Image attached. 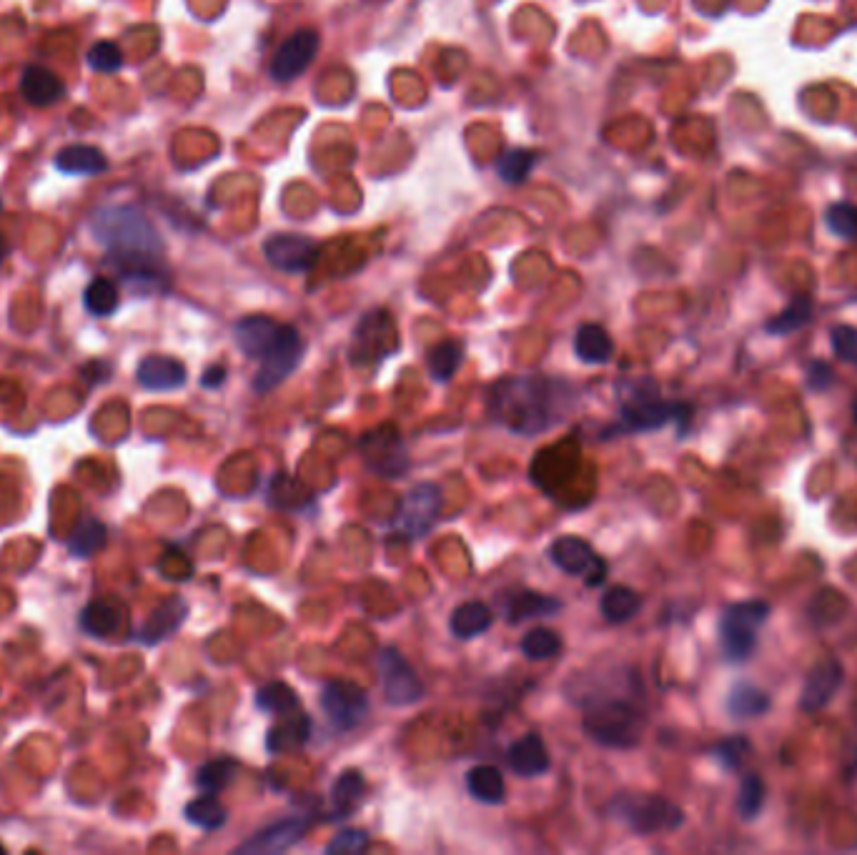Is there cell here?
I'll use <instances>...</instances> for the list:
<instances>
[{"instance_id":"obj_1","label":"cell","mask_w":857,"mask_h":855,"mask_svg":"<svg viewBox=\"0 0 857 855\" xmlns=\"http://www.w3.org/2000/svg\"><path fill=\"white\" fill-rule=\"evenodd\" d=\"M489 414L514 434H542L567 419L574 407V387L564 379L507 377L492 384Z\"/></svg>"},{"instance_id":"obj_2","label":"cell","mask_w":857,"mask_h":855,"mask_svg":"<svg viewBox=\"0 0 857 855\" xmlns=\"http://www.w3.org/2000/svg\"><path fill=\"white\" fill-rule=\"evenodd\" d=\"M93 234L111 251L126 279L156 284L163 256L161 236L141 211L133 206H113V209L98 211Z\"/></svg>"},{"instance_id":"obj_3","label":"cell","mask_w":857,"mask_h":855,"mask_svg":"<svg viewBox=\"0 0 857 855\" xmlns=\"http://www.w3.org/2000/svg\"><path fill=\"white\" fill-rule=\"evenodd\" d=\"M584 733L604 748H632L642 738V710L629 695H584Z\"/></svg>"},{"instance_id":"obj_4","label":"cell","mask_w":857,"mask_h":855,"mask_svg":"<svg viewBox=\"0 0 857 855\" xmlns=\"http://www.w3.org/2000/svg\"><path fill=\"white\" fill-rule=\"evenodd\" d=\"M609 815L627 825L637 835L670 833L685 823V813L677 803L662 795H619L609 805Z\"/></svg>"},{"instance_id":"obj_5","label":"cell","mask_w":857,"mask_h":855,"mask_svg":"<svg viewBox=\"0 0 857 855\" xmlns=\"http://www.w3.org/2000/svg\"><path fill=\"white\" fill-rule=\"evenodd\" d=\"M770 617V605L760 600L735 602L722 612L720 647L725 660L745 662L757 647V630Z\"/></svg>"},{"instance_id":"obj_6","label":"cell","mask_w":857,"mask_h":855,"mask_svg":"<svg viewBox=\"0 0 857 855\" xmlns=\"http://www.w3.org/2000/svg\"><path fill=\"white\" fill-rule=\"evenodd\" d=\"M579 469H582V447H579L577 439L567 437L554 442L552 447L539 449L532 467H529V477L542 492L557 497V494L567 492L569 484L577 479Z\"/></svg>"},{"instance_id":"obj_7","label":"cell","mask_w":857,"mask_h":855,"mask_svg":"<svg viewBox=\"0 0 857 855\" xmlns=\"http://www.w3.org/2000/svg\"><path fill=\"white\" fill-rule=\"evenodd\" d=\"M304 339H301L299 331L294 326H279V334L271 341V347L266 349L264 357L259 359L261 367L254 377V389L259 394H269L271 389H276L279 384H284L291 374L296 372V367L304 359Z\"/></svg>"},{"instance_id":"obj_8","label":"cell","mask_w":857,"mask_h":855,"mask_svg":"<svg viewBox=\"0 0 857 855\" xmlns=\"http://www.w3.org/2000/svg\"><path fill=\"white\" fill-rule=\"evenodd\" d=\"M359 452L369 472L376 477L396 479L409 469V452L396 424H379L361 437Z\"/></svg>"},{"instance_id":"obj_9","label":"cell","mask_w":857,"mask_h":855,"mask_svg":"<svg viewBox=\"0 0 857 855\" xmlns=\"http://www.w3.org/2000/svg\"><path fill=\"white\" fill-rule=\"evenodd\" d=\"M687 407L682 404L662 402L652 382L629 384V392L622 397V417L634 432H650V429L665 427L672 419L687 417Z\"/></svg>"},{"instance_id":"obj_10","label":"cell","mask_w":857,"mask_h":855,"mask_svg":"<svg viewBox=\"0 0 857 855\" xmlns=\"http://www.w3.org/2000/svg\"><path fill=\"white\" fill-rule=\"evenodd\" d=\"M399 347V334L389 311L376 309L361 319L356 326L354 341H351V362L354 364H376L391 357Z\"/></svg>"},{"instance_id":"obj_11","label":"cell","mask_w":857,"mask_h":855,"mask_svg":"<svg viewBox=\"0 0 857 855\" xmlns=\"http://www.w3.org/2000/svg\"><path fill=\"white\" fill-rule=\"evenodd\" d=\"M321 710L334 730L349 733L369 715V695L351 680H329L321 690Z\"/></svg>"},{"instance_id":"obj_12","label":"cell","mask_w":857,"mask_h":855,"mask_svg":"<svg viewBox=\"0 0 857 855\" xmlns=\"http://www.w3.org/2000/svg\"><path fill=\"white\" fill-rule=\"evenodd\" d=\"M379 677L386 700L394 708H406L424 698V682L396 647H384L379 655Z\"/></svg>"},{"instance_id":"obj_13","label":"cell","mask_w":857,"mask_h":855,"mask_svg":"<svg viewBox=\"0 0 857 855\" xmlns=\"http://www.w3.org/2000/svg\"><path fill=\"white\" fill-rule=\"evenodd\" d=\"M442 499V489L434 482H419L416 487H411V492L401 502L396 530L406 537L426 535L442 512Z\"/></svg>"},{"instance_id":"obj_14","label":"cell","mask_w":857,"mask_h":855,"mask_svg":"<svg viewBox=\"0 0 857 855\" xmlns=\"http://www.w3.org/2000/svg\"><path fill=\"white\" fill-rule=\"evenodd\" d=\"M549 557L567 575H587V585L592 587L599 585L604 580V572H607L604 560L594 555V547L587 540H582V537H559V540H554L552 547H549Z\"/></svg>"},{"instance_id":"obj_15","label":"cell","mask_w":857,"mask_h":855,"mask_svg":"<svg viewBox=\"0 0 857 855\" xmlns=\"http://www.w3.org/2000/svg\"><path fill=\"white\" fill-rule=\"evenodd\" d=\"M264 254L274 269L301 274V271H309L314 266L319 246L309 236L274 234L264 241Z\"/></svg>"},{"instance_id":"obj_16","label":"cell","mask_w":857,"mask_h":855,"mask_svg":"<svg viewBox=\"0 0 857 855\" xmlns=\"http://www.w3.org/2000/svg\"><path fill=\"white\" fill-rule=\"evenodd\" d=\"M316 51H319V33L311 31V28L296 31L276 51L274 61H271V78L274 81H294L309 68Z\"/></svg>"},{"instance_id":"obj_17","label":"cell","mask_w":857,"mask_h":855,"mask_svg":"<svg viewBox=\"0 0 857 855\" xmlns=\"http://www.w3.org/2000/svg\"><path fill=\"white\" fill-rule=\"evenodd\" d=\"M306 833V820L304 818H284L276 820V823L266 825L259 833L251 835L246 843H241L236 848V853L241 855H276L284 853V850L294 848Z\"/></svg>"},{"instance_id":"obj_18","label":"cell","mask_w":857,"mask_h":855,"mask_svg":"<svg viewBox=\"0 0 857 855\" xmlns=\"http://www.w3.org/2000/svg\"><path fill=\"white\" fill-rule=\"evenodd\" d=\"M842 685V665L835 657L817 662L805 677L800 693V710L802 713H817L825 708L832 698H835L837 688Z\"/></svg>"},{"instance_id":"obj_19","label":"cell","mask_w":857,"mask_h":855,"mask_svg":"<svg viewBox=\"0 0 857 855\" xmlns=\"http://www.w3.org/2000/svg\"><path fill=\"white\" fill-rule=\"evenodd\" d=\"M138 384L151 392H171V389H181L186 384V367L173 357H161L153 354L138 364Z\"/></svg>"},{"instance_id":"obj_20","label":"cell","mask_w":857,"mask_h":855,"mask_svg":"<svg viewBox=\"0 0 857 855\" xmlns=\"http://www.w3.org/2000/svg\"><path fill=\"white\" fill-rule=\"evenodd\" d=\"M279 326L269 316H244L241 321H236L234 326V339L236 347L246 354L249 359H261L266 354V349L271 347V341L279 334Z\"/></svg>"},{"instance_id":"obj_21","label":"cell","mask_w":857,"mask_h":855,"mask_svg":"<svg viewBox=\"0 0 857 855\" xmlns=\"http://www.w3.org/2000/svg\"><path fill=\"white\" fill-rule=\"evenodd\" d=\"M509 768L514 770L522 778H537V775L547 773L549 770V753L547 745L539 735L529 733L524 738H519L517 743L509 745L507 753Z\"/></svg>"},{"instance_id":"obj_22","label":"cell","mask_w":857,"mask_h":855,"mask_svg":"<svg viewBox=\"0 0 857 855\" xmlns=\"http://www.w3.org/2000/svg\"><path fill=\"white\" fill-rule=\"evenodd\" d=\"M311 738V720L301 713H289L281 715L279 723L266 733V750L271 755L291 753V750H299L309 743Z\"/></svg>"},{"instance_id":"obj_23","label":"cell","mask_w":857,"mask_h":855,"mask_svg":"<svg viewBox=\"0 0 857 855\" xmlns=\"http://www.w3.org/2000/svg\"><path fill=\"white\" fill-rule=\"evenodd\" d=\"M188 617V602L183 597H171V600L163 602L156 612L146 620L141 630V640L146 645H158L161 640L171 637L178 627L186 622Z\"/></svg>"},{"instance_id":"obj_24","label":"cell","mask_w":857,"mask_h":855,"mask_svg":"<svg viewBox=\"0 0 857 855\" xmlns=\"http://www.w3.org/2000/svg\"><path fill=\"white\" fill-rule=\"evenodd\" d=\"M56 166L58 171H63V174H71V176H96L103 174L108 168L106 156H103V151H98V148L93 146H83V143H78V146H66L58 151L56 156Z\"/></svg>"},{"instance_id":"obj_25","label":"cell","mask_w":857,"mask_h":855,"mask_svg":"<svg viewBox=\"0 0 857 855\" xmlns=\"http://www.w3.org/2000/svg\"><path fill=\"white\" fill-rule=\"evenodd\" d=\"M23 98L33 106H51L58 96H63L61 78L43 66H28L21 78Z\"/></svg>"},{"instance_id":"obj_26","label":"cell","mask_w":857,"mask_h":855,"mask_svg":"<svg viewBox=\"0 0 857 855\" xmlns=\"http://www.w3.org/2000/svg\"><path fill=\"white\" fill-rule=\"evenodd\" d=\"M574 354L584 364H607L614 354V341L604 326L584 324L574 336Z\"/></svg>"},{"instance_id":"obj_27","label":"cell","mask_w":857,"mask_h":855,"mask_svg":"<svg viewBox=\"0 0 857 855\" xmlns=\"http://www.w3.org/2000/svg\"><path fill=\"white\" fill-rule=\"evenodd\" d=\"M494 615L492 610H489V605H484V602H464V605H459L457 610H454L452 620H449V630H452V635L457 637V640H472V637L482 635V632H487L489 627H492Z\"/></svg>"},{"instance_id":"obj_28","label":"cell","mask_w":857,"mask_h":855,"mask_svg":"<svg viewBox=\"0 0 857 855\" xmlns=\"http://www.w3.org/2000/svg\"><path fill=\"white\" fill-rule=\"evenodd\" d=\"M366 798V780L359 770H344L331 788V808L336 818L354 813Z\"/></svg>"},{"instance_id":"obj_29","label":"cell","mask_w":857,"mask_h":855,"mask_svg":"<svg viewBox=\"0 0 857 855\" xmlns=\"http://www.w3.org/2000/svg\"><path fill=\"white\" fill-rule=\"evenodd\" d=\"M562 610V602L554 600V597L542 595V592H517V595L509 597L507 602V620L512 625L524 620H532V617H549L557 615Z\"/></svg>"},{"instance_id":"obj_30","label":"cell","mask_w":857,"mask_h":855,"mask_svg":"<svg viewBox=\"0 0 857 855\" xmlns=\"http://www.w3.org/2000/svg\"><path fill=\"white\" fill-rule=\"evenodd\" d=\"M467 790L474 800L487 805H499L507 798L504 775L494 765H477L467 773Z\"/></svg>"},{"instance_id":"obj_31","label":"cell","mask_w":857,"mask_h":855,"mask_svg":"<svg viewBox=\"0 0 857 855\" xmlns=\"http://www.w3.org/2000/svg\"><path fill=\"white\" fill-rule=\"evenodd\" d=\"M599 607H602L604 620L612 622V625H622V622L632 620L637 615L639 607H642V597L634 590H629V587L614 585L604 592Z\"/></svg>"},{"instance_id":"obj_32","label":"cell","mask_w":857,"mask_h":855,"mask_svg":"<svg viewBox=\"0 0 857 855\" xmlns=\"http://www.w3.org/2000/svg\"><path fill=\"white\" fill-rule=\"evenodd\" d=\"M727 710H730L732 718H757V715H765L770 710V698L750 682H737L730 690V698H727Z\"/></svg>"},{"instance_id":"obj_33","label":"cell","mask_w":857,"mask_h":855,"mask_svg":"<svg viewBox=\"0 0 857 855\" xmlns=\"http://www.w3.org/2000/svg\"><path fill=\"white\" fill-rule=\"evenodd\" d=\"M462 362H464L462 341H454V339L442 341V344L432 347V352L426 354V367H429V372H432V377L437 379V382H449V379L459 372Z\"/></svg>"},{"instance_id":"obj_34","label":"cell","mask_w":857,"mask_h":855,"mask_svg":"<svg viewBox=\"0 0 857 855\" xmlns=\"http://www.w3.org/2000/svg\"><path fill=\"white\" fill-rule=\"evenodd\" d=\"M186 820L201 830H219L229 820V813L216 795L203 793L201 798H193L186 805Z\"/></svg>"},{"instance_id":"obj_35","label":"cell","mask_w":857,"mask_h":855,"mask_svg":"<svg viewBox=\"0 0 857 855\" xmlns=\"http://www.w3.org/2000/svg\"><path fill=\"white\" fill-rule=\"evenodd\" d=\"M256 708L269 715H289L299 710V695L286 682H269L256 693Z\"/></svg>"},{"instance_id":"obj_36","label":"cell","mask_w":857,"mask_h":855,"mask_svg":"<svg viewBox=\"0 0 857 855\" xmlns=\"http://www.w3.org/2000/svg\"><path fill=\"white\" fill-rule=\"evenodd\" d=\"M118 622H121V612L113 602L96 600L83 610L81 615V627L93 637H106L111 632L118 630Z\"/></svg>"},{"instance_id":"obj_37","label":"cell","mask_w":857,"mask_h":855,"mask_svg":"<svg viewBox=\"0 0 857 855\" xmlns=\"http://www.w3.org/2000/svg\"><path fill=\"white\" fill-rule=\"evenodd\" d=\"M108 540V530L103 522L98 520H83L78 522V527L73 530V535L68 537V550L71 555L78 557H91L93 552L103 550Z\"/></svg>"},{"instance_id":"obj_38","label":"cell","mask_w":857,"mask_h":855,"mask_svg":"<svg viewBox=\"0 0 857 855\" xmlns=\"http://www.w3.org/2000/svg\"><path fill=\"white\" fill-rule=\"evenodd\" d=\"M236 773V763L229 758H219V760H211V763L201 765L196 773V785L201 788V793L208 795H219L221 790L226 788V785L234 780Z\"/></svg>"},{"instance_id":"obj_39","label":"cell","mask_w":857,"mask_h":855,"mask_svg":"<svg viewBox=\"0 0 857 855\" xmlns=\"http://www.w3.org/2000/svg\"><path fill=\"white\" fill-rule=\"evenodd\" d=\"M83 304L93 316H111L118 309V289L111 279H93L83 294Z\"/></svg>"},{"instance_id":"obj_40","label":"cell","mask_w":857,"mask_h":855,"mask_svg":"<svg viewBox=\"0 0 857 855\" xmlns=\"http://www.w3.org/2000/svg\"><path fill=\"white\" fill-rule=\"evenodd\" d=\"M810 319H812V301L807 299V296H800V299L792 301L782 314H777L775 319L767 321V331H770V334L785 336V334H792V331L802 329Z\"/></svg>"},{"instance_id":"obj_41","label":"cell","mask_w":857,"mask_h":855,"mask_svg":"<svg viewBox=\"0 0 857 855\" xmlns=\"http://www.w3.org/2000/svg\"><path fill=\"white\" fill-rule=\"evenodd\" d=\"M559 650H562V637L547 627H534L522 640V652L529 660H549L559 655Z\"/></svg>"},{"instance_id":"obj_42","label":"cell","mask_w":857,"mask_h":855,"mask_svg":"<svg viewBox=\"0 0 857 855\" xmlns=\"http://www.w3.org/2000/svg\"><path fill=\"white\" fill-rule=\"evenodd\" d=\"M765 808V783L760 775H745L737 793V810L745 820H755Z\"/></svg>"},{"instance_id":"obj_43","label":"cell","mask_w":857,"mask_h":855,"mask_svg":"<svg viewBox=\"0 0 857 855\" xmlns=\"http://www.w3.org/2000/svg\"><path fill=\"white\" fill-rule=\"evenodd\" d=\"M534 151H527V148H512V151H507L502 156V161H499V176H502L507 184H522L524 179L529 176V171L534 168Z\"/></svg>"},{"instance_id":"obj_44","label":"cell","mask_w":857,"mask_h":855,"mask_svg":"<svg viewBox=\"0 0 857 855\" xmlns=\"http://www.w3.org/2000/svg\"><path fill=\"white\" fill-rule=\"evenodd\" d=\"M827 226L835 236L845 241H857V206L855 204H832L825 214Z\"/></svg>"},{"instance_id":"obj_45","label":"cell","mask_w":857,"mask_h":855,"mask_svg":"<svg viewBox=\"0 0 857 855\" xmlns=\"http://www.w3.org/2000/svg\"><path fill=\"white\" fill-rule=\"evenodd\" d=\"M369 843L371 838L364 830H341V833H336L334 840L326 845V855H359L369 848Z\"/></svg>"},{"instance_id":"obj_46","label":"cell","mask_w":857,"mask_h":855,"mask_svg":"<svg viewBox=\"0 0 857 855\" xmlns=\"http://www.w3.org/2000/svg\"><path fill=\"white\" fill-rule=\"evenodd\" d=\"M121 61H123L121 48L111 41L96 43V46L88 51V63H91V68H96V71L101 73L118 71V68H121Z\"/></svg>"},{"instance_id":"obj_47","label":"cell","mask_w":857,"mask_h":855,"mask_svg":"<svg viewBox=\"0 0 857 855\" xmlns=\"http://www.w3.org/2000/svg\"><path fill=\"white\" fill-rule=\"evenodd\" d=\"M832 352L842 359V362L857 364V329L855 326L840 324L832 329L830 334Z\"/></svg>"},{"instance_id":"obj_48","label":"cell","mask_w":857,"mask_h":855,"mask_svg":"<svg viewBox=\"0 0 857 855\" xmlns=\"http://www.w3.org/2000/svg\"><path fill=\"white\" fill-rule=\"evenodd\" d=\"M747 755H750V743L745 738H727L717 745V760L730 770L740 768Z\"/></svg>"},{"instance_id":"obj_49","label":"cell","mask_w":857,"mask_h":855,"mask_svg":"<svg viewBox=\"0 0 857 855\" xmlns=\"http://www.w3.org/2000/svg\"><path fill=\"white\" fill-rule=\"evenodd\" d=\"M832 369L825 362H812L807 367V387L815 389V392H825L832 387Z\"/></svg>"},{"instance_id":"obj_50","label":"cell","mask_w":857,"mask_h":855,"mask_svg":"<svg viewBox=\"0 0 857 855\" xmlns=\"http://www.w3.org/2000/svg\"><path fill=\"white\" fill-rule=\"evenodd\" d=\"M224 382H226V367H221V364H213V367H208L206 372H203L201 384L206 389H219Z\"/></svg>"},{"instance_id":"obj_51","label":"cell","mask_w":857,"mask_h":855,"mask_svg":"<svg viewBox=\"0 0 857 855\" xmlns=\"http://www.w3.org/2000/svg\"><path fill=\"white\" fill-rule=\"evenodd\" d=\"M6 251H8L6 239H3V236H0V261H3V256H6Z\"/></svg>"},{"instance_id":"obj_52","label":"cell","mask_w":857,"mask_h":855,"mask_svg":"<svg viewBox=\"0 0 857 855\" xmlns=\"http://www.w3.org/2000/svg\"><path fill=\"white\" fill-rule=\"evenodd\" d=\"M852 414H855V424H857V402H855V407H852Z\"/></svg>"},{"instance_id":"obj_53","label":"cell","mask_w":857,"mask_h":855,"mask_svg":"<svg viewBox=\"0 0 857 855\" xmlns=\"http://www.w3.org/2000/svg\"><path fill=\"white\" fill-rule=\"evenodd\" d=\"M3 853H6V848H3V843H0V855H3Z\"/></svg>"},{"instance_id":"obj_54","label":"cell","mask_w":857,"mask_h":855,"mask_svg":"<svg viewBox=\"0 0 857 855\" xmlns=\"http://www.w3.org/2000/svg\"><path fill=\"white\" fill-rule=\"evenodd\" d=\"M0 209H3V204H0Z\"/></svg>"}]
</instances>
